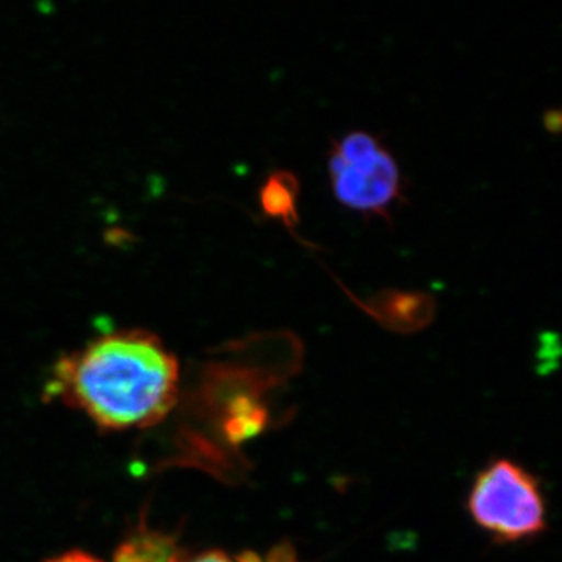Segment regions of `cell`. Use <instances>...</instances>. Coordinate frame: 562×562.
<instances>
[{"instance_id":"obj_1","label":"cell","mask_w":562,"mask_h":562,"mask_svg":"<svg viewBox=\"0 0 562 562\" xmlns=\"http://www.w3.org/2000/svg\"><path fill=\"white\" fill-rule=\"evenodd\" d=\"M50 386L101 427L146 428L171 412L179 362L149 331H111L63 357Z\"/></svg>"},{"instance_id":"obj_2","label":"cell","mask_w":562,"mask_h":562,"mask_svg":"<svg viewBox=\"0 0 562 562\" xmlns=\"http://www.w3.org/2000/svg\"><path fill=\"white\" fill-rule=\"evenodd\" d=\"M327 169L336 201L362 216L391 222L392 210L406 201L401 166L373 133L353 131L333 140Z\"/></svg>"},{"instance_id":"obj_3","label":"cell","mask_w":562,"mask_h":562,"mask_svg":"<svg viewBox=\"0 0 562 562\" xmlns=\"http://www.w3.org/2000/svg\"><path fill=\"white\" fill-rule=\"evenodd\" d=\"M469 513L497 542H517L547 527L546 502L538 480L509 460L491 462L469 494Z\"/></svg>"},{"instance_id":"obj_4","label":"cell","mask_w":562,"mask_h":562,"mask_svg":"<svg viewBox=\"0 0 562 562\" xmlns=\"http://www.w3.org/2000/svg\"><path fill=\"white\" fill-rule=\"evenodd\" d=\"M369 316L395 333H414L435 319L436 299L424 291L383 290L360 302Z\"/></svg>"},{"instance_id":"obj_5","label":"cell","mask_w":562,"mask_h":562,"mask_svg":"<svg viewBox=\"0 0 562 562\" xmlns=\"http://www.w3.org/2000/svg\"><path fill=\"white\" fill-rule=\"evenodd\" d=\"M301 180L288 169H276L266 177L258 191V203L262 216L280 221L284 227H297L299 199H301Z\"/></svg>"},{"instance_id":"obj_6","label":"cell","mask_w":562,"mask_h":562,"mask_svg":"<svg viewBox=\"0 0 562 562\" xmlns=\"http://www.w3.org/2000/svg\"><path fill=\"white\" fill-rule=\"evenodd\" d=\"M116 562H235L222 552H209L184 558L171 541L161 536H139L125 543L116 554Z\"/></svg>"},{"instance_id":"obj_7","label":"cell","mask_w":562,"mask_h":562,"mask_svg":"<svg viewBox=\"0 0 562 562\" xmlns=\"http://www.w3.org/2000/svg\"><path fill=\"white\" fill-rule=\"evenodd\" d=\"M269 562H297L295 558L294 549H291L288 543L277 547L276 550L269 557Z\"/></svg>"},{"instance_id":"obj_8","label":"cell","mask_w":562,"mask_h":562,"mask_svg":"<svg viewBox=\"0 0 562 562\" xmlns=\"http://www.w3.org/2000/svg\"><path fill=\"white\" fill-rule=\"evenodd\" d=\"M543 125H546L547 131L550 133H560L562 125L561 111L558 109L546 111V114H543Z\"/></svg>"},{"instance_id":"obj_9","label":"cell","mask_w":562,"mask_h":562,"mask_svg":"<svg viewBox=\"0 0 562 562\" xmlns=\"http://www.w3.org/2000/svg\"><path fill=\"white\" fill-rule=\"evenodd\" d=\"M50 562H101L94 560V558L90 557V554L81 553V552H70L63 554V557L57 558V560Z\"/></svg>"}]
</instances>
